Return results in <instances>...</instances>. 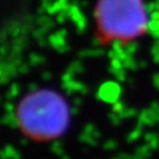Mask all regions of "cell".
Wrapping results in <instances>:
<instances>
[{
    "mask_svg": "<svg viewBox=\"0 0 159 159\" xmlns=\"http://www.w3.org/2000/svg\"><path fill=\"white\" fill-rule=\"evenodd\" d=\"M18 129L37 143L63 137L71 124V107L66 97L52 87H37L21 96L14 108Z\"/></svg>",
    "mask_w": 159,
    "mask_h": 159,
    "instance_id": "obj_1",
    "label": "cell"
},
{
    "mask_svg": "<svg viewBox=\"0 0 159 159\" xmlns=\"http://www.w3.org/2000/svg\"><path fill=\"white\" fill-rule=\"evenodd\" d=\"M93 20L96 37L102 45L138 38L148 21L143 0H96Z\"/></svg>",
    "mask_w": 159,
    "mask_h": 159,
    "instance_id": "obj_2",
    "label": "cell"
}]
</instances>
